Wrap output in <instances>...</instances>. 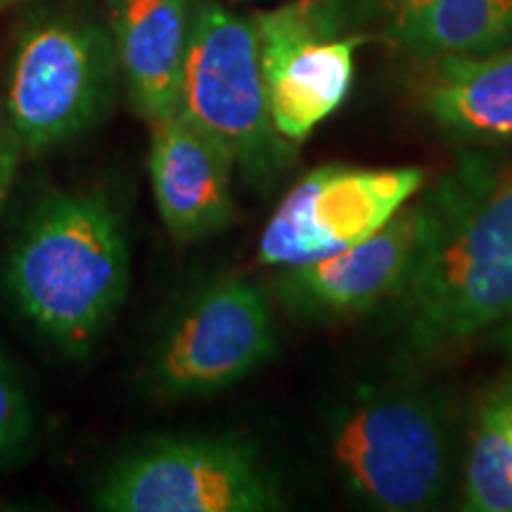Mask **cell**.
<instances>
[{"instance_id": "1", "label": "cell", "mask_w": 512, "mask_h": 512, "mask_svg": "<svg viewBox=\"0 0 512 512\" xmlns=\"http://www.w3.org/2000/svg\"><path fill=\"white\" fill-rule=\"evenodd\" d=\"M420 202L425 233L394 297L413 349L439 354L512 313V157L460 159Z\"/></svg>"}, {"instance_id": "2", "label": "cell", "mask_w": 512, "mask_h": 512, "mask_svg": "<svg viewBox=\"0 0 512 512\" xmlns=\"http://www.w3.org/2000/svg\"><path fill=\"white\" fill-rule=\"evenodd\" d=\"M8 285L38 328L67 349H86L128 287V247L112 204L95 192L46 197L12 249Z\"/></svg>"}, {"instance_id": "3", "label": "cell", "mask_w": 512, "mask_h": 512, "mask_svg": "<svg viewBox=\"0 0 512 512\" xmlns=\"http://www.w3.org/2000/svg\"><path fill=\"white\" fill-rule=\"evenodd\" d=\"M178 117L216 140L256 190L268 192L294 159L275 131L254 22L214 0L192 10Z\"/></svg>"}, {"instance_id": "4", "label": "cell", "mask_w": 512, "mask_h": 512, "mask_svg": "<svg viewBox=\"0 0 512 512\" xmlns=\"http://www.w3.org/2000/svg\"><path fill=\"white\" fill-rule=\"evenodd\" d=\"M119 57L98 22L38 17L22 31L8 79V124L27 155H41L105 117L117 95Z\"/></svg>"}, {"instance_id": "5", "label": "cell", "mask_w": 512, "mask_h": 512, "mask_svg": "<svg viewBox=\"0 0 512 512\" xmlns=\"http://www.w3.org/2000/svg\"><path fill=\"white\" fill-rule=\"evenodd\" d=\"M112 512H266L280 508L254 448L235 439H166L114 467L98 491Z\"/></svg>"}, {"instance_id": "6", "label": "cell", "mask_w": 512, "mask_h": 512, "mask_svg": "<svg viewBox=\"0 0 512 512\" xmlns=\"http://www.w3.org/2000/svg\"><path fill=\"white\" fill-rule=\"evenodd\" d=\"M422 183L425 174L415 166H320L275 209L261 233L259 261L287 268L347 252L387 226Z\"/></svg>"}, {"instance_id": "7", "label": "cell", "mask_w": 512, "mask_h": 512, "mask_svg": "<svg viewBox=\"0 0 512 512\" xmlns=\"http://www.w3.org/2000/svg\"><path fill=\"white\" fill-rule=\"evenodd\" d=\"M335 460L358 498L382 510H422L446 486V434L427 403L380 396L337 425Z\"/></svg>"}, {"instance_id": "8", "label": "cell", "mask_w": 512, "mask_h": 512, "mask_svg": "<svg viewBox=\"0 0 512 512\" xmlns=\"http://www.w3.org/2000/svg\"><path fill=\"white\" fill-rule=\"evenodd\" d=\"M254 27L275 131L304 143L347 100L358 38H337L309 3L256 15Z\"/></svg>"}, {"instance_id": "9", "label": "cell", "mask_w": 512, "mask_h": 512, "mask_svg": "<svg viewBox=\"0 0 512 512\" xmlns=\"http://www.w3.org/2000/svg\"><path fill=\"white\" fill-rule=\"evenodd\" d=\"M275 351V330L264 292L247 280L211 285L185 311L157 358L166 394L221 392L259 368Z\"/></svg>"}, {"instance_id": "10", "label": "cell", "mask_w": 512, "mask_h": 512, "mask_svg": "<svg viewBox=\"0 0 512 512\" xmlns=\"http://www.w3.org/2000/svg\"><path fill=\"white\" fill-rule=\"evenodd\" d=\"M425 233L422 202L406 204L387 226L347 252L287 266L280 294L294 309L318 316H351L399 290Z\"/></svg>"}, {"instance_id": "11", "label": "cell", "mask_w": 512, "mask_h": 512, "mask_svg": "<svg viewBox=\"0 0 512 512\" xmlns=\"http://www.w3.org/2000/svg\"><path fill=\"white\" fill-rule=\"evenodd\" d=\"M233 157L178 114L150 124V176L159 216L181 242L204 240L233 221Z\"/></svg>"}, {"instance_id": "12", "label": "cell", "mask_w": 512, "mask_h": 512, "mask_svg": "<svg viewBox=\"0 0 512 512\" xmlns=\"http://www.w3.org/2000/svg\"><path fill=\"white\" fill-rule=\"evenodd\" d=\"M192 0H114V46L133 107L147 124L174 117Z\"/></svg>"}, {"instance_id": "13", "label": "cell", "mask_w": 512, "mask_h": 512, "mask_svg": "<svg viewBox=\"0 0 512 512\" xmlns=\"http://www.w3.org/2000/svg\"><path fill=\"white\" fill-rule=\"evenodd\" d=\"M420 102L453 138L512 140V43L482 55L432 57Z\"/></svg>"}, {"instance_id": "14", "label": "cell", "mask_w": 512, "mask_h": 512, "mask_svg": "<svg viewBox=\"0 0 512 512\" xmlns=\"http://www.w3.org/2000/svg\"><path fill=\"white\" fill-rule=\"evenodd\" d=\"M389 36L422 57L482 55L512 43V0H425L392 10Z\"/></svg>"}, {"instance_id": "15", "label": "cell", "mask_w": 512, "mask_h": 512, "mask_svg": "<svg viewBox=\"0 0 512 512\" xmlns=\"http://www.w3.org/2000/svg\"><path fill=\"white\" fill-rule=\"evenodd\" d=\"M465 510L512 512V384L486 396L465 470Z\"/></svg>"}, {"instance_id": "16", "label": "cell", "mask_w": 512, "mask_h": 512, "mask_svg": "<svg viewBox=\"0 0 512 512\" xmlns=\"http://www.w3.org/2000/svg\"><path fill=\"white\" fill-rule=\"evenodd\" d=\"M34 415L15 370L0 358V467L12 463L29 446Z\"/></svg>"}, {"instance_id": "17", "label": "cell", "mask_w": 512, "mask_h": 512, "mask_svg": "<svg viewBox=\"0 0 512 512\" xmlns=\"http://www.w3.org/2000/svg\"><path fill=\"white\" fill-rule=\"evenodd\" d=\"M24 155L27 152H24V147L19 143L17 133L12 131L8 119H0V216H3L5 204H8V197L12 192V185H15L19 164H22Z\"/></svg>"}, {"instance_id": "18", "label": "cell", "mask_w": 512, "mask_h": 512, "mask_svg": "<svg viewBox=\"0 0 512 512\" xmlns=\"http://www.w3.org/2000/svg\"><path fill=\"white\" fill-rule=\"evenodd\" d=\"M503 339L508 342V347L512 351V313L508 316V325H505V330H503Z\"/></svg>"}, {"instance_id": "19", "label": "cell", "mask_w": 512, "mask_h": 512, "mask_svg": "<svg viewBox=\"0 0 512 512\" xmlns=\"http://www.w3.org/2000/svg\"><path fill=\"white\" fill-rule=\"evenodd\" d=\"M418 3H425V0H392V10L406 8V5H418Z\"/></svg>"}, {"instance_id": "20", "label": "cell", "mask_w": 512, "mask_h": 512, "mask_svg": "<svg viewBox=\"0 0 512 512\" xmlns=\"http://www.w3.org/2000/svg\"><path fill=\"white\" fill-rule=\"evenodd\" d=\"M17 3H24V0H0V12L8 10L10 5H17Z\"/></svg>"}]
</instances>
